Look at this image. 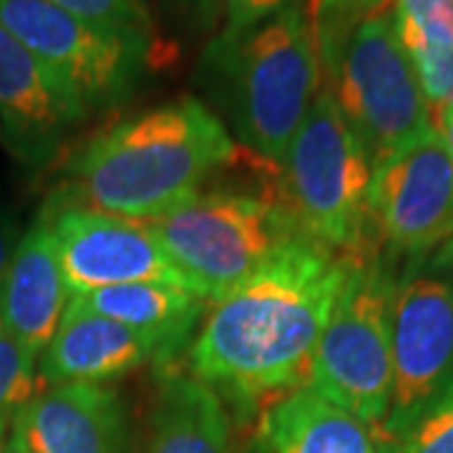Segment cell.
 Wrapping results in <instances>:
<instances>
[{"instance_id": "cell-9", "label": "cell", "mask_w": 453, "mask_h": 453, "mask_svg": "<svg viewBox=\"0 0 453 453\" xmlns=\"http://www.w3.org/2000/svg\"><path fill=\"white\" fill-rule=\"evenodd\" d=\"M0 23L31 50L88 116L127 104L154 43L86 23L50 0H0Z\"/></svg>"}, {"instance_id": "cell-10", "label": "cell", "mask_w": 453, "mask_h": 453, "mask_svg": "<svg viewBox=\"0 0 453 453\" xmlns=\"http://www.w3.org/2000/svg\"><path fill=\"white\" fill-rule=\"evenodd\" d=\"M43 217L71 295L134 282H164L192 290L149 222L94 210L65 196L49 202Z\"/></svg>"}, {"instance_id": "cell-26", "label": "cell", "mask_w": 453, "mask_h": 453, "mask_svg": "<svg viewBox=\"0 0 453 453\" xmlns=\"http://www.w3.org/2000/svg\"><path fill=\"white\" fill-rule=\"evenodd\" d=\"M20 237H23V229L18 226L16 217L0 214V280H3L8 265H11V257L16 252Z\"/></svg>"}, {"instance_id": "cell-19", "label": "cell", "mask_w": 453, "mask_h": 453, "mask_svg": "<svg viewBox=\"0 0 453 453\" xmlns=\"http://www.w3.org/2000/svg\"><path fill=\"white\" fill-rule=\"evenodd\" d=\"M390 11L405 53L453 49V0H393Z\"/></svg>"}, {"instance_id": "cell-15", "label": "cell", "mask_w": 453, "mask_h": 453, "mask_svg": "<svg viewBox=\"0 0 453 453\" xmlns=\"http://www.w3.org/2000/svg\"><path fill=\"white\" fill-rule=\"evenodd\" d=\"M71 290L50 226L41 211L11 257L0 280V323L16 335L33 356H41L71 303Z\"/></svg>"}, {"instance_id": "cell-6", "label": "cell", "mask_w": 453, "mask_h": 453, "mask_svg": "<svg viewBox=\"0 0 453 453\" xmlns=\"http://www.w3.org/2000/svg\"><path fill=\"white\" fill-rule=\"evenodd\" d=\"M393 297L388 265L371 250L353 255L310 363L308 388L371 428L386 421L393 390Z\"/></svg>"}, {"instance_id": "cell-11", "label": "cell", "mask_w": 453, "mask_h": 453, "mask_svg": "<svg viewBox=\"0 0 453 453\" xmlns=\"http://www.w3.org/2000/svg\"><path fill=\"white\" fill-rule=\"evenodd\" d=\"M371 229L393 252L421 259L453 240V159L434 127L372 166Z\"/></svg>"}, {"instance_id": "cell-28", "label": "cell", "mask_w": 453, "mask_h": 453, "mask_svg": "<svg viewBox=\"0 0 453 453\" xmlns=\"http://www.w3.org/2000/svg\"><path fill=\"white\" fill-rule=\"evenodd\" d=\"M0 453H31V451H28V449H26V446H23L13 434H11V438L5 441V446L0 449Z\"/></svg>"}, {"instance_id": "cell-24", "label": "cell", "mask_w": 453, "mask_h": 453, "mask_svg": "<svg viewBox=\"0 0 453 453\" xmlns=\"http://www.w3.org/2000/svg\"><path fill=\"white\" fill-rule=\"evenodd\" d=\"M416 76L421 83L426 104L431 109V119L453 109V49H431L408 53Z\"/></svg>"}, {"instance_id": "cell-2", "label": "cell", "mask_w": 453, "mask_h": 453, "mask_svg": "<svg viewBox=\"0 0 453 453\" xmlns=\"http://www.w3.org/2000/svg\"><path fill=\"white\" fill-rule=\"evenodd\" d=\"M237 159L226 124L195 96L131 113L68 159V195L94 210L151 222L202 192Z\"/></svg>"}, {"instance_id": "cell-21", "label": "cell", "mask_w": 453, "mask_h": 453, "mask_svg": "<svg viewBox=\"0 0 453 453\" xmlns=\"http://www.w3.org/2000/svg\"><path fill=\"white\" fill-rule=\"evenodd\" d=\"M86 23H94L106 31L144 38L157 43V31L146 0H50Z\"/></svg>"}, {"instance_id": "cell-17", "label": "cell", "mask_w": 453, "mask_h": 453, "mask_svg": "<svg viewBox=\"0 0 453 453\" xmlns=\"http://www.w3.org/2000/svg\"><path fill=\"white\" fill-rule=\"evenodd\" d=\"M259 443L270 453H383L371 426L308 386L267 405Z\"/></svg>"}, {"instance_id": "cell-1", "label": "cell", "mask_w": 453, "mask_h": 453, "mask_svg": "<svg viewBox=\"0 0 453 453\" xmlns=\"http://www.w3.org/2000/svg\"><path fill=\"white\" fill-rule=\"evenodd\" d=\"M350 257L308 237L288 244L211 303L189 348L192 375L242 408L305 388Z\"/></svg>"}, {"instance_id": "cell-29", "label": "cell", "mask_w": 453, "mask_h": 453, "mask_svg": "<svg viewBox=\"0 0 453 453\" xmlns=\"http://www.w3.org/2000/svg\"><path fill=\"white\" fill-rule=\"evenodd\" d=\"M11 421H13V416H11V413H0V449H3V446H5V441H8L5 434H8V423Z\"/></svg>"}, {"instance_id": "cell-20", "label": "cell", "mask_w": 453, "mask_h": 453, "mask_svg": "<svg viewBox=\"0 0 453 453\" xmlns=\"http://www.w3.org/2000/svg\"><path fill=\"white\" fill-rule=\"evenodd\" d=\"M390 8V0H312V23L318 33V49L323 68L342 49L348 35L360 20Z\"/></svg>"}, {"instance_id": "cell-16", "label": "cell", "mask_w": 453, "mask_h": 453, "mask_svg": "<svg viewBox=\"0 0 453 453\" xmlns=\"http://www.w3.org/2000/svg\"><path fill=\"white\" fill-rule=\"evenodd\" d=\"M73 297L151 340L159 348L162 365L174 363L181 350L192 348L207 312V300L202 295L164 282H134Z\"/></svg>"}, {"instance_id": "cell-23", "label": "cell", "mask_w": 453, "mask_h": 453, "mask_svg": "<svg viewBox=\"0 0 453 453\" xmlns=\"http://www.w3.org/2000/svg\"><path fill=\"white\" fill-rule=\"evenodd\" d=\"M383 453H453V393L426 408Z\"/></svg>"}, {"instance_id": "cell-22", "label": "cell", "mask_w": 453, "mask_h": 453, "mask_svg": "<svg viewBox=\"0 0 453 453\" xmlns=\"http://www.w3.org/2000/svg\"><path fill=\"white\" fill-rule=\"evenodd\" d=\"M38 356L0 323V413H16L35 395Z\"/></svg>"}, {"instance_id": "cell-14", "label": "cell", "mask_w": 453, "mask_h": 453, "mask_svg": "<svg viewBox=\"0 0 453 453\" xmlns=\"http://www.w3.org/2000/svg\"><path fill=\"white\" fill-rule=\"evenodd\" d=\"M149 363L162 365L159 348L142 333L116 323L71 297L61 323L38 363V380L46 386H104Z\"/></svg>"}, {"instance_id": "cell-7", "label": "cell", "mask_w": 453, "mask_h": 453, "mask_svg": "<svg viewBox=\"0 0 453 453\" xmlns=\"http://www.w3.org/2000/svg\"><path fill=\"white\" fill-rule=\"evenodd\" d=\"M323 73L372 166L434 129L390 8L360 20Z\"/></svg>"}, {"instance_id": "cell-27", "label": "cell", "mask_w": 453, "mask_h": 453, "mask_svg": "<svg viewBox=\"0 0 453 453\" xmlns=\"http://www.w3.org/2000/svg\"><path fill=\"white\" fill-rule=\"evenodd\" d=\"M436 121H438L436 129L441 131V136H443V142H446V146H449V151H451V159H453V109L441 113Z\"/></svg>"}, {"instance_id": "cell-12", "label": "cell", "mask_w": 453, "mask_h": 453, "mask_svg": "<svg viewBox=\"0 0 453 453\" xmlns=\"http://www.w3.org/2000/svg\"><path fill=\"white\" fill-rule=\"evenodd\" d=\"M11 423L31 453H131L129 411L106 386H49L20 405Z\"/></svg>"}, {"instance_id": "cell-3", "label": "cell", "mask_w": 453, "mask_h": 453, "mask_svg": "<svg viewBox=\"0 0 453 453\" xmlns=\"http://www.w3.org/2000/svg\"><path fill=\"white\" fill-rule=\"evenodd\" d=\"M199 71L237 142L280 166L323 88L310 3L290 0L247 31L214 35Z\"/></svg>"}, {"instance_id": "cell-25", "label": "cell", "mask_w": 453, "mask_h": 453, "mask_svg": "<svg viewBox=\"0 0 453 453\" xmlns=\"http://www.w3.org/2000/svg\"><path fill=\"white\" fill-rule=\"evenodd\" d=\"M211 3H214V16L222 18L217 35H237L277 13L290 0H211Z\"/></svg>"}, {"instance_id": "cell-5", "label": "cell", "mask_w": 453, "mask_h": 453, "mask_svg": "<svg viewBox=\"0 0 453 453\" xmlns=\"http://www.w3.org/2000/svg\"><path fill=\"white\" fill-rule=\"evenodd\" d=\"M149 226L207 303L242 285L288 244L305 240L280 196L237 189H202Z\"/></svg>"}, {"instance_id": "cell-4", "label": "cell", "mask_w": 453, "mask_h": 453, "mask_svg": "<svg viewBox=\"0 0 453 453\" xmlns=\"http://www.w3.org/2000/svg\"><path fill=\"white\" fill-rule=\"evenodd\" d=\"M280 202L312 242L368 252L372 162L333 91L323 86L280 162Z\"/></svg>"}, {"instance_id": "cell-18", "label": "cell", "mask_w": 453, "mask_h": 453, "mask_svg": "<svg viewBox=\"0 0 453 453\" xmlns=\"http://www.w3.org/2000/svg\"><path fill=\"white\" fill-rule=\"evenodd\" d=\"M146 453H234L222 395L195 375L164 371Z\"/></svg>"}, {"instance_id": "cell-8", "label": "cell", "mask_w": 453, "mask_h": 453, "mask_svg": "<svg viewBox=\"0 0 453 453\" xmlns=\"http://www.w3.org/2000/svg\"><path fill=\"white\" fill-rule=\"evenodd\" d=\"M393 390L383 446L453 393V240L413 259L393 297ZM380 446V449H383Z\"/></svg>"}, {"instance_id": "cell-13", "label": "cell", "mask_w": 453, "mask_h": 453, "mask_svg": "<svg viewBox=\"0 0 453 453\" xmlns=\"http://www.w3.org/2000/svg\"><path fill=\"white\" fill-rule=\"evenodd\" d=\"M88 119L81 104L0 23V121L26 162H41Z\"/></svg>"}]
</instances>
